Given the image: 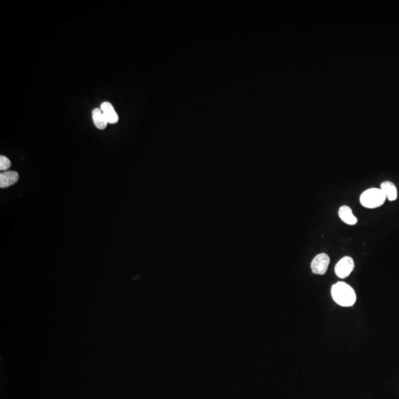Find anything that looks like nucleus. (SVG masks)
<instances>
[{"label":"nucleus","instance_id":"1","mask_svg":"<svg viewBox=\"0 0 399 399\" xmlns=\"http://www.w3.org/2000/svg\"><path fill=\"white\" fill-rule=\"evenodd\" d=\"M331 295L335 303L342 307H351L356 301L353 288L344 282H337L332 286Z\"/></svg>","mask_w":399,"mask_h":399},{"label":"nucleus","instance_id":"2","mask_svg":"<svg viewBox=\"0 0 399 399\" xmlns=\"http://www.w3.org/2000/svg\"><path fill=\"white\" fill-rule=\"evenodd\" d=\"M386 199V196L381 188H371L361 194L360 203L365 208L376 209L381 207L385 202Z\"/></svg>","mask_w":399,"mask_h":399},{"label":"nucleus","instance_id":"3","mask_svg":"<svg viewBox=\"0 0 399 399\" xmlns=\"http://www.w3.org/2000/svg\"><path fill=\"white\" fill-rule=\"evenodd\" d=\"M330 263V258L327 254L322 253L316 255L310 264L313 274L323 275L327 272Z\"/></svg>","mask_w":399,"mask_h":399},{"label":"nucleus","instance_id":"4","mask_svg":"<svg viewBox=\"0 0 399 399\" xmlns=\"http://www.w3.org/2000/svg\"><path fill=\"white\" fill-rule=\"evenodd\" d=\"M355 268L353 259L351 257H344L336 263L335 273L339 278L345 279L350 276Z\"/></svg>","mask_w":399,"mask_h":399},{"label":"nucleus","instance_id":"5","mask_svg":"<svg viewBox=\"0 0 399 399\" xmlns=\"http://www.w3.org/2000/svg\"><path fill=\"white\" fill-rule=\"evenodd\" d=\"M20 175L14 171H7L0 174V187L2 188H7L17 184Z\"/></svg>","mask_w":399,"mask_h":399},{"label":"nucleus","instance_id":"6","mask_svg":"<svg viewBox=\"0 0 399 399\" xmlns=\"http://www.w3.org/2000/svg\"><path fill=\"white\" fill-rule=\"evenodd\" d=\"M100 108L104 113L108 124H114L118 121V116L114 107L110 102L108 101L103 102Z\"/></svg>","mask_w":399,"mask_h":399},{"label":"nucleus","instance_id":"7","mask_svg":"<svg viewBox=\"0 0 399 399\" xmlns=\"http://www.w3.org/2000/svg\"><path fill=\"white\" fill-rule=\"evenodd\" d=\"M339 216L341 220L346 224L353 226L358 222L356 217L352 214V210L348 206H342L339 210Z\"/></svg>","mask_w":399,"mask_h":399},{"label":"nucleus","instance_id":"8","mask_svg":"<svg viewBox=\"0 0 399 399\" xmlns=\"http://www.w3.org/2000/svg\"><path fill=\"white\" fill-rule=\"evenodd\" d=\"M381 188L384 192L386 198L390 201H396L398 197L397 188L391 181H384L381 183Z\"/></svg>","mask_w":399,"mask_h":399},{"label":"nucleus","instance_id":"9","mask_svg":"<svg viewBox=\"0 0 399 399\" xmlns=\"http://www.w3.org/2000/svg\"><path fill=\"white\" fill-rule=\"evenodd\" d=\"M93 120L94 124L99 130H104L107 127L108 122L104 116V113L101 111V108H95L93 110Z\"/></svg>","mask_w":399,"mask_h":399},{"label":"nucleus","instance_id":"10","mask_svg":"<svg viewBox=\"0 0 399 399\" xmlns=\"http://www.w3.org/2000/svg\"><path fill=\"white\" fill-rule=\"evenodd\" d=\"M11 161L5 156H0V170L5 171L11 167Z\"/></svg>","mask_w":399,"mask_h":399}]
</instances>
